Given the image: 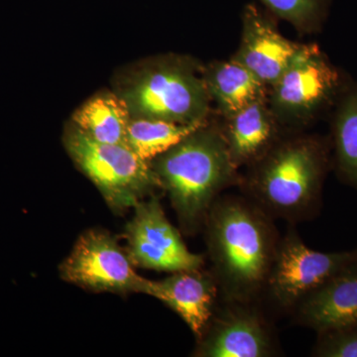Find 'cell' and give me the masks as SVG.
Segmentation results:
<instances>
[{"instance_id": "1", "label": "cell", "mask_w": 357, "mask_h": 357, "mask_svg": "<svg viewBox=\"0 0 357 357\" xmlns=\"http://www.w3.org/2000/svg\"><path fill=\"white\" fill-rule=\"evenodd\" d=\"M245 196H220L204 222L213 274L223 301L260 303L280 236Z\"/></svg>"}, {"instance_id": "2", "label": "cell", "mask_w": 357, "mask_h": 357, "mask_svg": "<svg viewBox=\"0 0 357 357\" xmlns=\"http://www.w3.org/2000/svg\"><path fill=\"white\" fill-rule=\"evenodd\" d=\"M332 167L330 136L290 132L248 167L239 187L273 220L299 222L318 213Z\"/></svg>"}, {"instance_id": "3", "label": "cell", "mask_w": 357, "mask_h": 357, "mask_svg": "<svg viewBox=\"0 0 357 357\" xmlns=\"http://www.w3.org/2000/svg\"><path fill=\"white\" fill-rule=\"evenodd\" d=\"M150 165L189 234L204 227L215 202L241 181L222 128L210 121L155 157Z\"/></svg>"}, {"instance_id": "4", "label": "cell", "mask_w": 357, "mask_h": 357, "mask_svg": "<svg viewBox=\"0 0 357 357\" xmlns=\"http://www.w3.org/2000/svg\"><path fill=\"white\" fill-rule=\"evenodd\" d=\"M114 91L132 119L190 124L208 121L211 112L204 66L185 56L142 61L119 74Z\"/></svg>"}, {"instance_id": "5", "label": "cell", "mask_w": 357, "mask_h": 357, "mask_svg": "<svg viewBox=\"0 0 357 357\" xmlns=\"http://www.w3.org/2000/svg\"><path fill=\"white\" fill-rule=\"evenodd\" d=\"M63 143L70 159L98 188L112 211L121 213L134 208L162 189L150 162L126 145L98 142L72 121L66 124Z\"/></svg>"}, {"instance_id": "6", "label": "cell", "mask_w": 357, "mask_h": 357, "mask_svg": "<svg viewBox=\"0 0 357 357\" xmlns=\"http://www.w3.org/2000/svg\"><path fill=\"white\" fill-rule=\"evenodd\" d=\"M349 84L318 45L303 44L267 100L277 121L287 132L310 126L333 109Z\"/></svg>"}, {"instance_id": "7", "label": "cell", "mask_w": 357, "mask_h": 357, "mask_svg": "<svg viewBox=\"0 0 357 357\" xmlns=\"http://www.w3.org/2000/svg\"><path fill=\"white\" fill-rule=\"evenodd\" d=\"M354 262L357 248L338 252L314 250L290 227L279 241L262 300L265 298L279 311L293 312L307 296Z\"/></svg>"}, {"instance_id": "8", "label": "cell", "mask_w": 357, "mask_h": 357, "mask_svg": "<svg viewBox=\"0 0 357 357\" xmlns=\"http://www.w3.org/2000/svg\"><path fill=\"white\" fill-rule=\"evenodd\" d=\"M126 251L103 230L79 237L60 265L63 280L93 292L140 293L145 278L136 273Z\"/></svg>"}, {"instance_id": "9", "label": "cell", "mask_w": 357, "mask_h": 357, "mask_svg": "<svg viewBox=\"0 0 357 357\" xmlns=\"http://www.w3.org/2000/svg\"><path fill=\"white\" fill-rule=\"evenodd\" d=\"M134 208L124 234L126 252L134 266L170 273L203 268L204 256L188 249L157 197L143 199Z\"/></svg>"}, {"instance_id": "10", "label": "cell", "mask_w": 357, "mask_h": 357, "mask_svg": "<svg viewBox=\"0 0 357 357\" xmlns=\"http://www.w3.org/2000/svg\"><path fill=\"white\" fill-rule=\"evenodd\" d=\"M213 314L195 352L201 357H269L278 347L259 303L223 301Z\"/></svg>"}, {"instance_id": "11", "label": "cell", "mask_w": 357, "mask_h": 357, "mask_svg": "<svg viewBox=\"0 0 357 357\" xmlns=\"http://www.w3.org/2000/svg\"><path fill=\"white\" fill-rule=\"evenodd\" d=\"M241 18V45L232 58L270 88L287 69L303 44L281 35L271 18L255 4L244 7Z\"/></svg>"}, {"instance_id": "12", "label": "cell", "mask_w": 357, "mask_h": 357, "mask_svg": "<svg viewBox=\"0 0 357 357\" xmlns=\"http://www.w3.org/2000/svg\"><path fill=\"white\" fill-rule=\"evenodd\" d=\"M140 293L156 298L172 309L198 338L213 318L220 296L215 275L202 268L174 272L163 280L145 279Z\"/></svg>"}, {"instance_id": "13", "label": "cell", "mask_w": 357, "mask_h": 357, "mask_svg": "<svg viewBox=\"0 0 357 357\" xmlns=\"http://www.w3.org/2000/svg\"><path fill=\"white\" fill-rule=\"evenodd\" d=\"M293 312L296 321L317 333L357 325V262L307 296Z\"/></svg>"}, {"instance_id": "14", "label": "cell", "mask_w": 357, "mask_h": 357, "mask_svg": "<svg viewBox=\"0 0 357 357\" xmlns=\"http://www.w3.org/2000/svg\"><path fill=\"white\" fill-rule=\"evenodd\" d=\"M220 128L230 158L238 170L262 158L286 134L290 133L277 121L267 96L225 119Z\"/></svg>"}, {"instance_id": "15", "label": "cell", "mask_w": 357, "mask_h": 357, "mask_svg": "<svg viewBox=\"0 0 357 357\" xmlns=\"http://www.w3.org/2000/svg\"><path fill=\"white\" fill-rule=\"evenodd\" d=\"M204 79L211 102L217 105L223 119L265 98L269 89L232 57L204 67Z\"/></svg>"}, {"instance_id": "16", "label": "cell", "mask_w": 357, "mask_h": 357, "mask_svg": "<svg viewBox=\"0 0 357 357\" xmlns=\"http://www.w3.org/2000/svg\"><path fill=\"white\" fill-rule=\"evenodd\" d=\"M131 119L128 105L115 91H103L77 107L70 121L98 142L128 146Z\"/></svg>"}, {"instance_id": "17", "label": "cell", "mask_w": 357, "mask_h": 357, "mask_svg": "<svg viewBox=\"0 0 357 357\" xmlns=\"http://www.w3.org/2000/svg\"><path fill=\"white\" fill-rule=\"evenodd\" d=\"M332 170L357 192V82L349 84L333 107Z\"/></svg>"}, {"instance_id": "18", "label": "cell", "mask_w": 357, "mask_h": 357, "mask_svg": "<svg viewBox=\"0 0 357 357\" xmlns=\"http://www.w3.org/2000/svg\"><path fill=\"white\" fill-rule=\"evenodd\" d=\"M208 121L184 124L157 119H131L128 131V146L140 158L150 162Z\"/></svg>"}, {"instance_id": "19", "label": "cell", "mask_w": 357, "mask_h": 357, "mask_svg": "<svg viewBox=\"0 0 357 357\" xmlns=\"http://www.w3.org/2000/svg\"><path fill=\"white\" fill-rule=\"evenodd\" d=\"M277 17L287 21L298 31H319L326 15L330 0H260Z\"/></svg>"}, {"instance_id": "20", "label": "cell", "mask_w": 357, "mask_h": 357, "mask_svg": "<svg viewBox=\"0 0 357 357\" xmlns=\"http://www.w3.org/2000/svg\"><path fill=\"white\" fill-rule=\"evenodd\" d=\"M312 356L357 357V325L318 333Z\"/></svg>"}]
</instances>
